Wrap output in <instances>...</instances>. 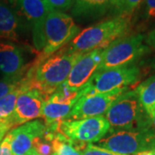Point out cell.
Returning <instances> with one entry per match:
<instances>
[{
    "label": "cell",
    "mask_w": 155,
    "mask_h": 155,
    "mask_svg": "<svg viewBox=\"0 0 155 155\" xmlns=\"http://www.w3.org/2000/svg\"><path fill=\"white\" fill-rule=\"evenodd\" d=\"M93 144L118 154L134 155L142 151L155 150V133L153 128L141 131H117L110 133Z\"/></svg>",
    "instance_id": "52a82bcc"
},
{
    "label": "cell",
    "mask_w": 155,
    "mask_h": 155,
    "mask_svg": "<svg viewBox=\"0 0 155 155\" xmlns=\"http://www.w3.org/2000/svg\"><path fill=\"white\" fill-rule=\"evenodd\" d=\"M104 117L110 124L109 133L152 129V118L145 110L135 90L123 92L116 98Z\"/></svg>",
    "instance_id": "3957f363"
},
{
    "label": "cell",
    "mask_w": 155,
    "mask_h": 155,
    "mask_svg": "<svg viewBox=\"0 0 155 155\" xmlns=\"http://www.w3.org/2000/svg\"><path fill=\"white\" fill-rule=\"evenodd\" d=\"M131 28V16H115L84 28L65 48L76 54H85L96 49H105L114 41L127 35Z\"/></svg>",
    "instance_id": "7a4b0ae2"
},
{
    "label": "cell",
    "mask_w": 155,
    "mask_h": 155,
    "mask_svg": "<svg viewBox=\"0 0 155 155\" xmlns=\"http://www.w3.org/2000/svg\"><path fill=\"white\" fill-rule=\"evenodd\" d=\"M145 43L149 48L155 50V28L145 36Z\"/></svg>",
    "instance_id": "4316f807"
},
{
    "label": "cell",
    "mask_w": 155,
    "mask_h": 155,
    "mask_svg": "<svg viewBox=\"0 0 155 155\" xmlns=\"http://www.w3.org/2000/svg\"><path fill=\"white\" fill-rule=\"evenodd\" d=\"M51 143L56 155H82V152L75 147L73 140L59 132H55Z\"/></svg>",
    "instance_id": "ac0fdd59"
},
{
    "label": "cell",
    "mask_w": 155,
    "mask_h": 155,
    "mask_svg": "<svg viewBox=\"0 0 155 155\" xmlns=\"http://www.w3.org/2000/svg\"><path fill=\"white\" fill-rule=\"evenodd\" d=\"M29 67L21 47L9 42H0V73L4 80L19 82Z\"/></svg>",
    "instance_id": "8fae6325"
},
{
    "label": "cell",
    "mask_w": 155,
    "mask_h": 155,
    "mask_svg": "<svg viewBox=\"0 0 155 155\" xmlns=\"http://www.w3.org/2000/svg\"><path fill=\"white\" fill-rule=\"evenodd\" d=\"M21 80L19 82H11L6 80H0V98L4 97L7 94L11 93L14 90L19 87Z\"/></svg>",
    "instance_id": "cb8c5ba5"
},
{
    "label": "cell",
    "mask_w": 155,
    "mask_h": 155,
    "mask_svg": "<svg viewBox=\"0 0 155 155\" xmlns=\"http://www.w3.org/2000/svg\"><path fill=\"white\" fill-rule=\"evenodd\" d=\"M31 155H39V154H37L36 153H33V154H31Z\"/></svg>",
    "instance_id": "4dcf8cb0"
},
{
    "label": "cell",
    "mask_w": 155,
    "mask_h": 155,
    "mask_svg": "<svg viewBox=\"0 0 155 155\" xmlns=\"http://www.w3.org/2000/svg\"><path fill=\"white\" fill-rule=\"evenodd\" d=\"M127 91H116L108 93H96L78 96L72 107L68 120H80L90 117L103 116L110 107L113 102Z\"/></svg>",
    "instance_id": "30bf717a"
},
{
    "label": "cell",
    "mask_w": 155,
    "mask_h": 155,
    "mask_svg": "<svg viewBox=\"0 0 155 155\" xmlns=\"http://www.w3.org/2000/svg\"><path fill=\"white\" fill-rule=\"evenodd\" d=\"M145 35L135 34L117 39L103 51V57L97 71L134 64L140 57L149 53L145 44Z\"/></svg>",
    "instance_id": "8992f818"
},
{
    "label": "cell",
    "mask_w": 155,
    "mask_h": 155,
    "mask_svg": "<svg viewBox=\"0 0 155 155\" xmlns=\"http://www.w3.org/2000/svg\"><path fill=\"white\" fill-rule=\"evenodd\" d=\"M83 54L72 53L64 47L41 61H34L22 79L25 89H36L49 99L66 82L73 65Z\"/></svg>",
    "instance_id": "6da1fadb"
},
{
    "label": "cell",
    "mask_w": 155,
    "mask_h": 155,
    "mask_svg": "<svg viewBox=\"0 0 155 155\" xmlns=\"http://www.w3.org/2000/svg\"><path fill=\"white\" fill-rule=\"evenodd\" d=\"M110 124L104 116L80 120H63L57 127V132L73 141L96 143L110 131Z\"/></svg>",
    "instance_id": "9c48e42d"
},
{
    "label": "cell",
    "mask_w": 155,
    "mask_h": 155,
    "mask_svg": "<svg viewBox=\"0 0 155 155\" xmlns=\"http://www.w3.org/2000/svg\"><path fill=\"white\" fill-rule=\"evenodd\" d=\"M8 120H9V119H8ZM5 121L6 120H4V119H0V125H1V124H3V123L5 122Z\"/></svg>",
    "instance_id": "f546056e"
},
{
    "label": "cell",
    "mask_w": 155,
    "mask_h": 155,
    "mask_svg": "<svg viewBox=\"0 0 155 155\" xmlns=\"http://www.w3.org/2000/svg\"><path fill=\"white\" fill-rule=\"evenodd\" d=\"M23 90L24 89L22 88V83H20L18 88L0 98V119H11L15 110L17 97Z\"/></svg>",
    "instance_id": "d6986e66"
},
{
    "label": "cell",
    "mask_w": 155,
    "mask_h": 155,
    "mask_svg": "<svg viewBox=\"0 0 155 155\" xmlns=\"http://www.w3.org/2000/svg\"><path fill=\"white\" fill-rule=\"evenodd\" d=\"M47 132L44 121L35 120L20 125L9 132L13 155H31L35 153L33 141Z\"/></svg>",
    "instance_id": "5bb4252c"
},
{
    "label": "cell",
    "mask_w": 155,
    "mask_h": 155,
    "mask_svg": "<svg viewBox=\"0 0 155 155\" xmlns=\"http://www.w3.org/2000/svg\"><path fill=\"white\" fill-rule=\"evenodd\" d=\"M28 29L16 11L0 0V39L17 41Z\"/></svg>",
    "instance_id": "9a60e30c"
},
{
    "label": "cell",
    "mask_w": 155,
    "mask_h": 155,
    "mask_svg": "<svg viewBox=\"0 0 155 155\" xmlns=\"http://www.w3.org/2000/svg\"><path fill=\"white\" fill-rule=\"evenodd\" d=\"M143 16L146 19L155 18V0H144Z\"/></svg>",
    "instance_id": "d4e9b609"
},
{
    "label": "cell",
    "mask_w": 155,
    "mask_h": 155,
    "mask_svg": "<svg viewBox=\"0 0 155 155\" xmlns=\"http://www.w3.org/2000/svg\"><path fill=\"white\" fill-rule=\"evenodd\" d=\"M33 148L35 152L39 155H53V147L51 141L45 138L44 135L36 137L33 141Z\"/></svg>",
    "instance_id": "44dd1931"
},
{
    "label": "cell",
    "mask_w": 155,
    "mask_h": 155,
    "mask_svg": "<svg viewBox=\"0 0 155 155\" xmlns=\"http://www.w3.org/2000/svg\"><path fill=\"white\" fill-rule=\"evenodd\" d=\"M48 98L36 89H26L19 94L11 117L13 127L22 125L41 116L42 107Z\"/></svg>",
    "instance_id": "7c38bea8"
},
{
    "label": "cell",
    "mask_w": 155,
    "mask_h": 155,
    "mask_svg": "<svg viewBox=\"0 0 155 155\" xmlns=\"http://www.w3.org/2000/svg\"><path fill=\"white\" fill-rule=\"evenodd\" d=\"M16 11L27 28H31L35 49L43 48V28L50 11L44 0H3Z\"/></svg>",
    "instance_id": "ba28073f"
},
{
    "label": "cell",
    "mask_w": 155,
    "mask_h": 155,
    "mask_svg": "<svg viewBox=\"0 0 155 155\" xmlns=\"http://www.w3.org/2000/svg\"><path fill=\"white\" fill-rule=\"evenodd\" d=\"M144 0H111L110 11L116 16L132 15Z\"/></svg>",
    "instance_id": "ffe728a7"
},
{
    "label": "cell",
    "mask_w": 155,
    "mask_h": 155,
    "mask_svg": "<svg viewBox=\"0 0 155 155\" xmlns=\"http://www.w3.org/2000/svg\"><path fill=\"white\" fill-rule=\"evenodd\" d=\"M104 49H96L83 54L73 65L65 84L69 89L79 91L93 76L99 66Z\"/></svg>",
    "instance_id": "4fadbf2b"
},
{
    "label": "cell",
    "mask_w": 155,
    "mask_h": 155,
    "mask_svg": "<svg viewBox=\"0 0 155 155\" xmlns=\"http://www.w3.org/2000/svg\"><path fill=\"white\" fill-rule=\"evenodd\" d=\"M53 155H56V154H54H54H53Z\"/></svg>",
    "instance_id": "d6a6232c"
},
{
    "label": "cell",
    "mask_w": 155,
    "mask_h": 155,
    "mask_svg": "<svg viewBox=\"0 0 155 155\" xmlns=\"http://www.w3.org/2000/svg\"><path fill=\"white\" fill-rule=\"evenodd\" d=\"M140 77V70L134 64L96 71L85 86L79 91L78 96L127 91Z\"/></svg>",
    "instance_id": "5b68a950"
},
{
    "label": "cell",
    "mask_w": 155,
    "mask_h": 155,
    "mask_svg": "<svg viewBox=\"0 0 155 155\" xmlns=\"http://www.w3.org/2000/svg\"><path fill=\"white\" fill-rule=\"evenodd\" d=\"M71 13L79 20H92L110 11L111 0H72Z\"/></svg>",
    "instance_id": "2e32d148"
},
{
    "label": "cell",
    "mask_w": 155,
    "mask_h": 155,
    "mask_svg": "<svg viewBox=\"0 0 155 155\" xmlns=\"http://www.w3.org/2000/svg\"><path fill=\"white\" fill-rule=\"evenodd\" d=\"M0 155H13L11 151V138L8 134L0 142Z\"/></svg>",
    "instance_id": "484cf974"
},
{
    "label": "cell",
    "mask_w": 155,
    "mask_h": 155,
    "mask_svg": "<svg viewBox=\"0 0 155 155\" xmlns=\"http://www.w3.org/2000/svg\"><path fill=\"white\" fill-rule=\"evenodd\" d=\"M82 155H122L113 153L111 151L99 147L92 143H88L85 149L82 152Z\"/></svg>",
    "instance_id": "603a6c76"
},
{
    "label": "cell",
    "mask_w": 155,
    "mask_h": 155,
    "mask_svg": "<svg viewBox=\"0 0 155 155\" xmlns=\"http://www.w3.org/2000/svg\"><path fill=\"white\" fill-rule=\"evenodd\" d=\"M152 122H153V125L155 126V111L154 113H153V116H152Z\"/></svg>",
    "instance_id": "f1b7e54d"
},
{
    "label": "cell",
    "mask_w": 155,
    "mask_h": 155,
    "mask_svg": "<svg viewBox=\"0 0 155 155\" xmlns=\"http://www.w3.org/2000/svg\"><path fill=\"white\" fill-rule=\"evenodd\" d=\"M79 32L78 26L71 16L50 10L43 28V48L35 61H42L63 48Z\"/></svg>",
    "instance_id": "277c9868"
},
{
    "label": "cell",
    "mask_w": 155,
    "mask_h": 155,
    "mask_svg": "<svg viewBox=\"0 0 155 155\" xmlns=\"http://www.w3.org/2000/svg\"><path fill=\"white\" fill-rule=\"evenodd\" d=\"M135 91L145 110L152 118L155 111V74L143 81Z\"/></svg>",
    "instance_id": "e0dca14e"
},
{
    "label": "cell",
    "mask_w": 155,
    "mask_h": 155,
    "mask_svg": "<svg viewBox=\"0 0 155 155\" xmlns=\"http://www.w3.org/2000/svg\"><path fill=\"white\" fill-rule=\"evenodd\" d=\"M134 155H154V150H147V151H142Z\"/></svg>",
    "instance_id": "83f0119b"
},
{
    "label": "cell",
    "mask_w": 155,
    "mask_h": 155,
    "mask_svg": "<svg viewBox=\"0 0 155 155\" xmlns=\"http://www.w3.org/2000/svg\"><path fill=\"white\" fill-rule=\"evenodd\" d=\"M44 1L49 7L50 10L61 11L64 13L65 11L72 9V3H73L72 0H44Z\"/></svg>",
    "instance_id": "7402d4cb"
},
{
    "label": "cell",
    "mask_w": 155,
    "mask_h": 155,
    "mask_svg": "<svg viewBox=\"0 0 155 155\" xmlns=\"http://www.w3.org/2000/svg\"><path fill=\"white\" fill-rule=\"evenodd\" d=\"M154 155H155V150H154Z\"/></svg>",
    "instance_id": "1f68e13d"
}]
</instances>
